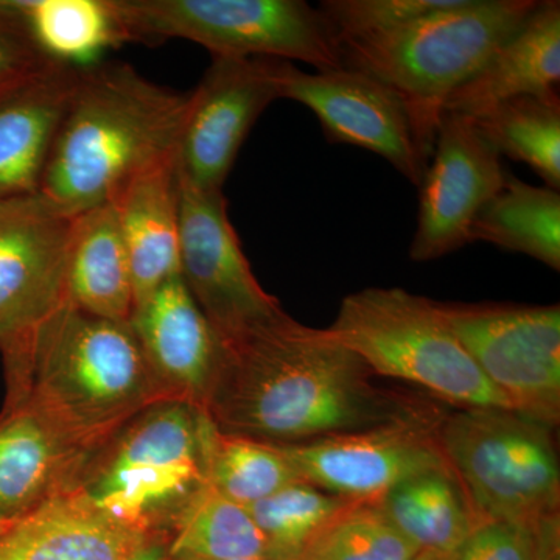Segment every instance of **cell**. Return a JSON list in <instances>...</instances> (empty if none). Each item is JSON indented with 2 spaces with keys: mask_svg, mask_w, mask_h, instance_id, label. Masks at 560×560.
Returning <instances> with one entry per match:
<instances>
[{
  "mask_svg": "<svg viewBox=\"0 0 560 560\" xmlns=\"http://www.w3.org/2000/svg\"><path fill=\"white\" fill-rule=\"evenodd\" d=\"M7 400H20L91 459L140 412L171 400L151 374L130 323L66 301L3 359Z\"/></svg>",
  "mask_w": 560,
  "mask_h": 560,
  "instance_id": "obj_2",
  "label": "cell"
},
{
  "mask_svg": "<svg viewBox=\"0 0 560 560\" xmlns=\"http://www.w3.org/2000/svg\"><path fill=\"white\" fill-rule=\"evenodd\" d=\"M441 422L425 410L386 425L279 447L302 480L316 488L377 500L418 475L451 469L441 447Z\"/></svg>",
  "mask_w": 560,
  "mask_h": 560,
  "instance_id": "obj_12",
  "label": "cell"
},
{
  "mask_svg": "<svg viewBox=\"0 0 560 560\" xmlns=\"http://www.w3.org/2000/svg\"><path fill=\"white\" fill-rule=\"evenodd\" d=\"M470 121L478 135L500 156L525 162L547 183V187L559 190L560 97L558 91L512 98L474 117Z\"/></svg>",
  "mask_w": 560,
  "mask_h": 560,
  "instance_id": "obj_27",
  "label": "cell"
},
{
  "mask_svg": "<svg viewBox=\"0 0 560 560\" xmlns=\"http://www.w3.org/2000/svg\"><path fill=\"white\" fill-rule=\"evenodd\" d=\"M5 525H9V523H0V530H2L3 528H5Z\"/></svg>",
  "mask_w": 560,
  "mask_h": 560,
  "instance_id": "obj_37",
  "label": "cell"
},
{
  "mask_svg": "<svg viewBox=\"0 0 560 560\" xmlns=\"http://www.w3.org/2000/svg\"><path fill=\"white\" fill-rule=\"evenodd\" d=\"M179 267L187 290L223 341L287 315L250 270L223 190H200L180 176Z\"/></svg>",
  "mask_w": 560,
  "mask_h": 560,
  "instance_id": "obj_11",
  "label": "cell"
},
{
  "mask_svg": "<svg viewBox=\"0 0 560 560\" xmlns=\"http://www.w3.org/2000/svg\"><path fill=\"white\" fill-rule=\"evenodd\" d=\"M537 5L539 0H453L396 31L341 44L342 68L396 91L434 139L448 95L521 31Z\"/></svg>",
  "mask_w": 560,
  "mask_h": 560,
  "instance_id": "obj_5",
  "label": "cell"
},
{
  "mask_svg": "<svg viewBox=\"0 0 560 560\" xmlns=\"http://www.w3.org/2000/svg\"><path fill=\"white\" fill-rule=\"evenodd\" d=\"M223 342L202 410L221 433L293 445L429 410L381 388L363 360L329 330L289 315Z\"/></svg>",
  "mask_w": 560,
  "mask_h": 560,
  "instance_id": "obj_1",
  "label": "cell"
},
{
  "mask_svg": "<svg viewBox=\"0 0 560 560\" xmlns=\"http://www.w3.org/2000/svg\"><path fill=\"white\" fill-rule=\"evenodd\" d=\"M500 158L470 119L442 113L433 154L419 184L412 260L441 259L469 245L471 221L506 179Z\"/></svg>",
  "mask_w": 560,
  "mask_h": 560,
  "instance_id": "obj_15",
  "label": "cell"
},
{
  "mask_svg": "<svg viewBox=\"0 0 560 560\" xmlns=\"http://www.w3.org/2000/svg\"><path fill=\"white\" fill-rule=\"evenodd\" d=\"M72 221L36 197L0 201V352H18L68 301Z\"/></svg>",
  "mask_w": 560,
  "mask_h": 560,
  "instance_id": "obj_14",
  "label": "cell"
},
{
  "mask_svg": "<svg viewBox=\"0 0 560 560\" xmlns=\"http://www.w3.org/2000/svg\"><path fill=\"white\" fill-rule=\"evenodd\" d=\"M327 330L378 377L415 383L460 410H511L429 298L401 289L357 291Z\"/></svg>",
  "mask_w": 560,
  "mask_h": 560,
  "instance_id": "obj_6",
  "label": "cell"
},
{
  "mask_svg": "<svg viewBox=\"0 0 560 560\" xmlns=\"http://www.w3.org/2000/svg\"><path fill=\"white\" fill-rule=\"evenodd\" d=\"M458 555V552H456ZM456 555L448 552L420 550L412 560H456Z\"/></svg>",
  "mask_w": 560,
  "mask_h": 560,
  "instance_id": "obj_36",
  "label": "cell"
},
{
  "mask_svg": "<svg viewBox=\"0 0 560 560\" xmlns=\"http://www.w3.org/2000/svg\"><path fill=\"white\" fill-rule=\"evenodd\" d=\"M352 499L298 481L248 508L279 558L298 560L313 537Z\"/></svg>",
  "mask_w": 560,
  "mask_h": 560,
  "instance_id": "obj_30",
  "label": "cell"
},
{
  "mask_svg": "<svg viewBox=\"0 0 560 560\" xmlns=\"http://www.w3.org/2000/svg\"><path fill=\"white\" fill-rule=\"evenodd\" d=\"M551 427L500 408L442 419L440 442L477 521L533 529L559 512L560 470Z\"/></svg>",
  "mask_w": 560,
  "mask_h": 560,
  "instance_id": "obj_8",
  "label": "cell"
},
{
  "mask_svg": "<svg viewBox=\"0 0 560 560\" xmlns=\"http://www.w3.org/2000/svg\"><path fill=\"white\" fill-rule=\"evenodd\" d=\"M36 47L49 60L84 69L127 44L113 0H13Z\"/></svg>",
  "mask_w": 560,
  "mask_h": 560,
  "instance_id": "obj_24",
  "label": "cell"
},
{
  "mask_svg": "<svg viewBox=\"0 0 560 560\" xmlns=\"http://www.w3.org/2000/svg\"><path fill=\"white\" fill-rule=\"evenodd\" d=\"M486 242L560 270V195L523 183L508 172L503 187L480 209L469 243Z\"/></svg>",
  "mask_w": 560,
  "mask_h": 560,
  "instance_id": "obj_23",
  "label": "cell"
},
{
  "mask_svg": "<svg viewBox=\"0 0 560 560\" xmlns=\"http://www.w3.org/2000/svg\"><path fill=\"white\" fill-rule=\"evenodd\" d=\"M453 0H326V20L341 44L396 31L427 14L445 9Z\"/></svg>",
  "mask_w": 560,
  "mask_h": 560,
  "instance_id": "obj_31",
  "label": "cell"
},
{
  "mask_svg": "<svg viewBox=\"0 0 560 560\" xmlns=\"http://www.w3.org/2000/svg\"><path fill=\"white\" fill-rule=\"evenodd\" d=\"M66 294L90 315L130 323L135 285L114 202L73 217Z\"/></svg>",
  "mask_w": 560,
  "mask_h": 560,
  "instance_id": "obj_22",
  "label": "cell"
},
{
  "mask_svg": "<svg viewBox=\"0 0 560 560\" xmlns=\"http://www.w3.org/2000/svg\"><path fill=\"white\" fill-rule=\"evenodd\" d=\"M54 65L36 47L13 0H0V98Z\"/></svg>",
  "mask_w": 560,
  "mask_h": 560,
  "instance_id": "obj_32",
  "label": "cell"
},
{
  "mask_svg": "<svg viewBox=\"0 0 560 560\" xmlns=\"http://www.w3.org/2000/svg\"><path fill=\"white\" fill-rule=\"evenodd\" d=\"M88 460L27 404L5 400L0 412V523L18 521L75 489Z\"/></svg>",
  "mask_w": 560,
  "mask_h": 560,
  "instance_id": "obj_17",
  "label": "cell"
},
{
  "mask_svg": "<svg viewBox=\"0 0 560 560\" xmlns=\"http://www.w3.org/2000/svg\"><path fill=\"white\" fill-rule=\"evenodd\" d=\"M234 560H271V559H234Z\"/></svg>",
  "mask_w": 560,
  "mask_h": 560,
  "instance_id": "obj_38",
  "label": "cell"
},
{
  "mask_svg": "<svg viewBox=\"0 0 560 560\" xmlns=\"http://www.w3.org/2000/svg\"><path fill=\"white\" fill-rule=\"evenodd\" d=\"M113 202L130 257L136 307L162 283L180 276L176 154L136 176Z\"/></svg>",
  "mask_w": 560,
  "mask_h": 560,
  "instance_id": "obj_21",
  "label": "cell"
},
{
  "mask_svg": "<svg viewBox=\"0 0 560 560\" xmlns=\"http://www.w3.org/2000/svg\"><path fill=\"white\" fill-rule=\"evenodd\" d=\"M280 98L300 102L319 119L330 143L360 147L386 161L415 186L422 183L434 139L396 91L360 70L302 72L280 62Z\"/></svg>",
  "mask_w": 560,
  "mask_h": 560,
  "instance_id": "obj_10",
  "label": "cell"
},
{
  "mask_svg": "<svg viewBox=\"0 0 560 560\" xmlns=\"http://www.w3.org/2000/svg\"><path fill=\"white\" fill-rule=\"evenodd\" d=\"M534 560H560V515H547L534 525Z\"/></svg>",
  "mask_w": 560,
  "mask_h": 560,
  "instance_id": "obj_34",
  "label": "cell"
},
{
  "mask_svg": "<svg viewBox=\"0 0 560 560\" xmlns=\"http://www.w3.org/2000/svg\"><path fill=\"white\" fill-rule=\"evenodd\" d=\"M456 560H534L533 530L510 522H482Z\"/></svg>",
  "mask_w": 560,
  "mask_h": 560,
  "instance_id": "obj_33",
  "label": "cell"
},
{
  "mask_svg": "<svg viewBox=\"0 0 560 560\" xmlns=\"http://www.w3.org/2000/svg\"><path fill=\"white\" fill-rule=\"evenodd\" d=\"M130 326L165 396L205 410L224 342L183 278L167 280L139 302Z\"/></svg>",
  "mask_w": 560,
  "mask_h": 560,
  "instance_id": "obj_16",
  "label": "cell"
},
{
  "mask_svg": "<svg viewBox=\"0 0 560 560\" xmlns=\"http://www.w3.org/2000/svg\"><path fill=\"white\" fill-rule=\"evenodd\" d=\"M378 501L394 526L419 550L456 555L480 525L451 469L410 478Z\"/></svg>",
  "mask_w": 560,
  "mask_h": 560,
  "instance_id": "obj_25",
  "label": "cell"
},
{
  "mask_svg": "<svg viewBox=\"0 0 560 560\" xmlns=\"http://www.w3.org/2000/svg\"><path fill=\"white\" fill-rule=\"evenodd\" d=\"M150 540L69 490L0 530V560H130Z\"/></svg>",
  "mask_w": 560,
  "mask_h": 560,
  "instance_id": "obj_18",
  "label": "cell"
},
{
  "mask_svg": "<svg viewBox=\"0 0 560 560\" xmlns=\"http://www.w3.org/2000/svg\"><path fill=\"white\" fill-rule=\"evenodd\" d=\"M79 70L57 62L0 98V201L38 195Z\"/></svg>",
  "mask_w": 560,
  "mask_h": 560,
  "instance_id": "obj_19",
  "label": "cell"
},
{
  "mask_svg": "<svg viewBox=\"0 0 560 560\" xmlns=\"http://www.w3.org/2000/svg\"><path fill=\"white\" fill-rule=\"evenodd\" d=\"M559 81L560 3L544 0L521 31L448 95L442 113L474 119L512 98L550 94Z\"/></svg>",
  "mask_w": 560,
  "mask_h": 560,
  "instance_id": "obj_20",
  "label": "cell"
},
{
  "mask_svg": "<svg viewBox=\"0 0 560 560\" xmlns=\"http://www.w3.org/2000/svg\"><path fill=\"white\" fill-rule=\"evenodd\" d=\"M187 98L125 62L80 69L36 198L69 219L113 202L175 156Z\"/></svg>",
  "mask_w": 560,
  "mask_h": 560,
  "instance_id": "obj_3",
  "label": "cell"
},
{
  "mask_svg": "<svg viewBox=\"0 0 560 560\" xmlns=\"http://www.w3.org/2000/svg\"><path fill=\"white\" fill-rule=\"evenodd\" d=\"M419 551L389 521L378 499L353 500L313 537L298 560H412Z\"/></svg>",
  "mask_w": 560,
  "mask_h": 560,
  "instance_id": "obj_29",
  "label": "cell"
},
{
  "mask_svg": "<svg viewBox=\"0 0 560 560\" xmlns=\"http://www.w3.org/2000/svg\"><path fill=\"white\" fill-rule=\"evenodd\" d=\"M168 560H282L248 508L210 486L195 497L167 530Z\"/></svg>",
  "mask_w": 560,
  "mask_h": 560,
  "instance_id": "obj_26",
  "label": "cell"
},
{
  "mask_svg": "<svg viewBox=\"0 0 560 560\" xmlns=\"http://www.w3.org/2000/svg\"><path fill=\"white\" fill-rule=\"evenodd\" d=\"M210 427L200 408L160 401L91 456L73 490L110 521L162 539L208 486Z\"/></svg>",
  "mask_w": 560,
  "mask_h": 560,
  "instance_id": "obj_4",
  "label": "cell"
},
{
  "mask_svg": "<svg viewBox=\"0 0 560 560\" xmlns=\"http://www.w3.org/2000/svg\"><path fill=\"white\" fill-rule=\"evenodd\" d=\"M128 43L187 39L212 58L300 60L342 68L341 43L323 11L302 0H113Z\"/></svg>",
  "mask_w": 560,
  "mask_h": 560,
  "instance_id": "obj_7",
  "label": "cell"
},
{
  "mask_svg": "<svg viewBox=\"0 0 560 560\" xmlns=\"http://www.w3.org/2000/svg\"><path fill=\"white\" fill-rule=\"evenodd\" d=\"M438 304L511 410L555 429L560 419L559 305Z\"/></svg>",
  "mask_w": 560,
  "mask_h": 560,
  "instance_id": "obj_9",
  "label": "cell"
},
{
  "mask_svg": "<svg viewBox=\"0 0 560 560\" xmlns=\"http://www.w3.org/2000/svg\"><path fill=\"white\" fill-rule=\"evenodd\" d=\"M130 560H168L164 540H150Z\"/></svg>",
  "mask_w": 560,
  "mask_h": 560,
  "instance_id": "obj_35",
  "label": "cell"
},
{
  "mask_svg": "<svg viewBox=\"0 0 560 560\" xmlns=\"http://www.w3.org/2000/svg\"><path fill=\"white\" fill-rule=\"evenodd\" d=\"M275 58H212L187 98L176 164L180 178L206 191L223 190L243 142L260 114L280 98Z\"/></svg>",
  "mask_w": 560,
  "mask_h": 560,
  "instance_id": "obj_13",
  "label": "cell"
},
{
  "mask_svg": "<svg viewBox=\"0 0 560 560\" xmlns=\"http://www.w3.org/2000/svg\"><path fill=\"white\" fill-rule=\"evenodd\" d=\"M298 481L304 480L279 445L210 427L208 485L224 499L249 508Z\"/></svg>",
  "mask_w": 560,
  "mask_h": 560,
  "instance_id": "obj_28",
  "label": "cell"
}]
</instances>
